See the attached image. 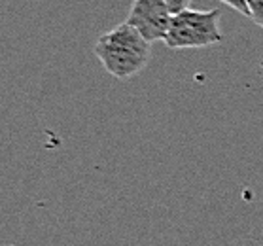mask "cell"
Returning <instances> with one entry per match:
<instances>
[{
	"label": "cell",
	"mask_w": 263,
	"mask_h": 246,
	"mask_svg": "<svg viewBox=\"0 0 263 246\" xmlns=\"http://www.w3.org/2000/svg\"><path fill=\"white\" fill-rule=\"evenodd\" d=\"M149 44L135 27L121 23L99 36L95 55L108 74L118 80H129L148 65Z\"/></svg>",
	"instance_id": "cell-1"
},
{
	"label": "cell",
	"mask_w": 263,
	"mask_h": 246,
	"mask_svg": "<svg viewBox=\"0 0 263 246\" xmlns=\"http://www.w3.org/2000/svg\"><path fill=\"white\" fill-rule=\"evenodd\" d=\"M250 246H263V228L250 239Z\"/></svg>",
	"instance_id": "cell-7"
},
{
	"label": "cell",
	"mask_w": 263,
	"mask_h": 246,
	"mask_svg": "<svg viewBox=\"0 0 263 246\" xmlns=\"http://www.w3.org/2000/svg\"><path fill=\"white\" fill-rule=\"evenodd\" d=\"M167 2L168 10H171V13H180L184 12V10H187L190 8V4H192V0H165Z\"/></svg>",
	"instance_id": "cell-5"
},
{
	"label": "cell",
	"mask_w": 263,
	"mask_h": 246,
	"mask_svg": "<svg viewBox=\"0 0 263 246\" xmlns=\"http://www.w3.org/2000/svg\"><path fill=\"white\" fill-rule=\"evenodd\" d=\"M223 4H228L229 8H233L235 12L242 13V15H248L250 17V12H248V4H246V0H220Z\"/></svg>",
	"instance_id": "cell-6"
},
{
	"label": "cell",
	"mask_w": 263,
	"mask_h": 246,
	"mask_svg": "<svg viewBox=\"0 0 263 246\" xmlns=\"http://www.w3.org/2000/svg\"><path fill=\"white\" fill-rule=\"evenodd\" d=\"M261 66H263V61H261Z\"/></svg>",
	"instance_id": "cell-8"
},
{
	"label": "cell",
	"mask_w": 263,
	"mask_h": 246,
	"mask_svg": "<svg viewBox=\"0 0 263 246\" xmlns=\"http://www.w3.org/2000/svg\"><path fill=\"white\" fill-rule=\"evenodd\" d=\"M246 4H248L250 19L263 29V0H246Z\"/></svg>",
	"instance_id": "cell-4"
},
{
	"label": "cell",
	"mask_w": 263,
	"mask_h": 246,
	"mask_svg": "<svg viewBox=\"0 0 263 246\" xmlns=\"http://www.w3.org/2000/svg\"><path fill=\"white\" fill-rule=\"evenodd\" d=\"M220 15L221 10L197 12L192 8L174 13L163 42L171 49H199L220 44L223 40Z\"/></svg>",
	"instance_id": "cell-2"
},
{
	"label": "cell",
	"mask_w": 263,
	"mask_h": 246,
	"mask_svg": "<svg viewBox=\"0 0 263 246\" xmlns=\"http://www.w3.org/2000/svg\"><path fill=\"white\" fill-rule=\"evenodd\" d=\"M173 13L165 0H133L127 21L142 34L148 42L165 40L171 27Z\"/></svg>",
	"instance_id": "cell-3"
}]
</instances>
